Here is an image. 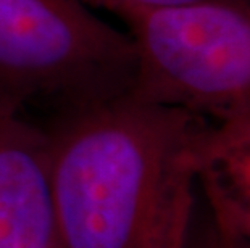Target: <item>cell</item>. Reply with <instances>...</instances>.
<instances>
[{
  "mask_svg": "<svg viewBox=\"0 0 250 248\" xmlns=\"http://www.w3.org/2000/svg\"><path fill=\"white\" fill-rule=\"evenodd\" d=\"M205 121L131 94L63 113L45 133L55 248H179Z\"/></svg>",
  "mask_w": 250,
  "mask_h": 248,
  "instance_id": "1",
  "label": "cell"
},
{
  "mask_svg": "<svg viewBox=\"0 0 250 248\" xmlns=\"http://www.w3.org/2000/svg\"><path fill=\"white\" fill-rule=\"evenodd\" d=\"M0 248H55L47 135L0 105Z\"/></svg>",
  "mask_w": 250,
  "mask_h": 248,
  "instance_id": "4",
  "label": "cell"
},
{
  "mask_svg": "<svg viewBox=\"0 0 250 248\" xmlns=\"http://www.w3.org/2000/svg\"><path fill=\"white\" fill-rule=\"evenodd\" d=\"M137 57L132 97L221 121L250 113V7L204 2L121 17Z\"/></svg>",
  "mask_w": 250,
  "mask_h": 248,
  "instance_id": "3",
  "label": "cell"
},
{
  "mask_svg": "<svg viewBox=\"0 0 250 248\" xmlns=\"http://www.w3.org/2000/svg\"><path fill=\"white\" fill-rule=\"evenodd\" d=\"M195 191L223 228L250 240V113L205 123L192 142Z\"/></svg>",
  "mask_w": 250,
  "mask_h": 248,
  "instance_id": "5",
  "label": "cell"
},
{
  "mask_svg": "<svg viewBox=\"0 0 250 248\" xmlns=\"http://www.w3.org/2000/svg\"><path fill=\"white\" fill-rule=\"evenodd\" d=\"M136 70L129 34L81 0H0V105L50 98L65 113L129 94Z\"/></svg>",
  "mask_w": 250,
  "mask_h": 248,
  "instance_id": "2",
  "label": "cell"
},
{
  "mask_svg": "<svg viewBox=\"0 0 250 248\" xmlns=\"http://www.w3.org/2000/svg\"><path fill=\"white\" fill-rule=\"evenodd\" d=\"M179 248H250V240L218 224L202 198L194 193Z\"/></svg>",
  "mask_w": 250,
  "mask_h": 248,
  "instance_id": "6",
  "label": "cell"
},
{
  "mask_svg": "<svg viewBox=\"0 0 250 248\" xmlns=\"http://www.w3.org/2000/svg\"><path fill=\"white\" fill-rule=\"evenodd\" d=\"M86 5L105 8L113 12L118 17H125L127 13L136 12H148V10H163V8H174L184 7V5L204 3V2H234L249 5L250 0H81Z\"/></svg>",
  "mask_w": 250,
  "mask_h": 248,
  "instance_id": "7",
  "label": "cell"
}]
</instances>
